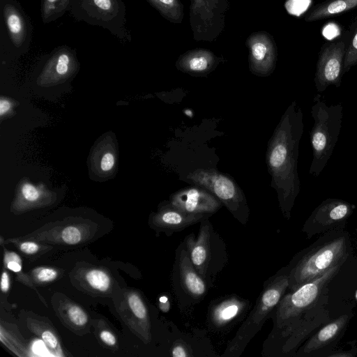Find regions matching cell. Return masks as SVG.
<instances>
[{
    "mask_svg": "<svg viewBox=\"0 0 357 357\" xmlns=\"http://www.w3.org/2000/svg\"><path fill=\"white\" fill-rule=\"evenodd\" d=\"M250 71L259 77H268L275 69L278 49L272 35L265 31L252 33L246 39Z\"/></svg>",
    "mask_w": 357,
    "mask_h": 357,
    "instance_id": "cell-13",
    "label": "cell"
},
{
    "mask_svg": "<svg viewBox=\"0 0 357 357\" xmlns=\"http://www.w3.org/2000/svg\"><path fill=\"white\" fill-rule=\"evenodd\" d=\"M190 259L207 284L213 285L217 275L227 262L226 244L208 219L200 222L196 237L193 234L183 241Z\"/></svg>",
    "mask_w": 357,
    "mask_h": 357,
    "instance_id": "cell-6",
    "label": "cell"
},
{
    "mask_svg": "<svg viewBox=\"0 0 357 357\" xmlns=\"http://www.w3.org/2000/svg\"><path fill=\"white\" fill-rule=\"evenodd\" d=\"M6 24L12 42L16 47L21 46L26 36L24 20L18 10L10 4L3 7Z\"/></svg>",
    "mask_w": 357,
    "mask_h": 357,
    "instance_id": "cell-26",
    "label": "cell"
},
{
    "mask_svg": "<svg viewBox=\"0 0 357 357\" xmlns=\"http://www.w3.org/2000/svg\"><path fill=\"white\" fill-rule=\"evenodd\" d=\"M98 229V226L85 222L61 223L43 226L31 234L19 238L51 245H79L93 239Z\"/></svg>",
    "mask_w": 357,
    "mask_h": 357,
    "instance_id": "cell-11",
    "label": "cell"
},
{
    "mask_svg": "<svg viewBox=\"0 0 357 357\" xmlns=\"http://www.w3.org/2000/svg\"><path fill=\"white\" fill-rule=\"evenodd\" d=\"M10 103L3 99H1L0 101V114L2 115L3 113L6 112L10 109Z\"/></svg>",
    "mask_w": 357,
    "mask_h": 357,
    "instance_id": "cell-40",
    "label": "cell"
},
{
    "mask_svg": "<svg viewBox=\"0 0 357 357\" xmlns=\"http://www.w3.org/2000/svg\"><path fill=\"white\" fill-rule=\"evenodd\" d=\"M72 0H43L42 18L45 23L52 22L63 14Z\"/></svg>",
    "mask_w": 357,
    "mask_h": 357,
    "instance_id": "cell-31",
    "label": "cell"
},
{
    "mask_svg": "<svg viewBox=\"0 0 357 357\" xmlns=\"http://www.w3.org/2000/svg\"><path fill=\"white\" fill-rule=\"evenodd\" d=\"M169 202L186 213L208 218L223 206L209 190L197 185L175 192L171 195Z\"/></svg>",
    "mask_w": 357,
    "mask_h": 357,
    "instance_id": "cell-14",
    "label": "cell"
},
{
    "mask_svg": "<svg viewBox=\"0 0 357 357\" xmlns=\"http://www.w3.org/2000/svg\"><path fill=\"white\" fill-rule=\"evenodd\" d=\"M22 193L24 199L30 203L36 202L40 197V193L37 189L29 183H26L22 186Z\"/></svg>",
    "mask_w": 357,
    "mask_h": 357,
    "instance_id": "cell-35",
    "label": "cell"
},
{
    "mask_svg": "<svg viewBox=\"0 0 357 357\" xmlns=\"http://www.w3.org/2000/svg\"><path fill=\"white\" fill-rule=\"evenodd\" d=\"M351 32L347 31L333 42L324 44L317 63L314 83L318 92L329 86H340L343 75V65Z\"/></svg>",
    "mask_w": 357,
    "mask_h": 357,
    "instance_id": "cell-9",
    "label": "cell"
},
{
    "mask_svg": "<svg viewBox=\"0 0 357 357\" xmlns=\"http://www.w3.org/2000/svg\"><path fill=\"white\" fill-rule=\"evenodd\" d=\"M351 252L347 234L339 235L314 248L289 271L288 289L295 291L302 285L324 275L339 264H343Z\"/></svg>",
    "mask_w": 357,
    "mask_h": 357,
    "instance_id": "cell-5",
    "label": "cell"
},
{
    "mask_svg": "<svg viewBox=\"0 0 357 357\" xmlns=\"http://www.w3.org/2000/svg\"><path fill=\"white\" fill-rule=\"evenodd\" d=\"M96 335L100 342L110 349H116L118 341L115 334L102 320H99L96 326Z\"/></svg>",
    "mask_w": 357,
    "mask_h": 357,
    "instance_id": "cell-34",
    "label": "cell"
},
{
    "mask_svg": "<svg viewBox=\"0 0 357 357\" xmlns=\"http://www.w3.org/2000/svg\"><path fill=\"white\" fill-rule=\"evenodd\" d=\"M176 262L183 291L193 300L202 298L206 293L208 284L193 266L183 242L177 251Z\"/></svg>",
    "mask_w": 357,
    "mask_h": 357,
    "instance_id": "cell-19",
    "label": "cell"
},
{
    "mask_svg": "<svg viewBox=\"0 0 357 357\" xmlns=\"http://www.w3.org/2000/svg\"><path fill=\"white\" fill-rule=\"evenodd\" d=\"M10 287V280L8 272L6 271V268L2 271L1 278V290L3 294H6Z\"/></svg>",
    "mask_w": 357,
    "mask_h": 357,
    "instance_id": "cell-37",
    "label": "cell"
},
{
    "mask_svg": "<svg viewBox=\"0 0 357 357\" xmlns=\"http://www.w3.org/2000/svg\"><path fill=\"white\" fill-rule=\"evenodd\" d=\"M342 264L321 276L284 295L273 310V328L264 345L271 351L287 339L315 307L327 298V286L338 273Z\"/></svg>",
    "mask_w": 357,
    "mask_h": 357,
    "instance_id": "cell-2",
    "label": "cell"
},
{
    "mask_svg": "<svg viewBox=\"0 0 357 357\" xmlns=\"http://www.w3.org/2000/svg\"><path fill=\"white\" fill-rule=\"evenodd\" d=\"M167 20L181 23L184 16L183 5L180 0H147Z\"/></svg>",
    "mask_w": 357,
    "mask_h": 357,
    "instance_id": "cell-29",
    "label": "cell"
},
{
    "mask_svg": "<svg viewBox=\"0 0 357 357\" xmlns=\"http://www.w3.org/2000/svg\"><path fill=\"white\" fill-rule=\"evenodd\" d=\"M52 305L56 314L66 328L79 335L88 333L89 317L80 305L59 293L53 295Z\"/></svg>",
    "mask_w": 357,
    "mask_h": 357,
    "instance_id": "cell-16",
    "label": "cell"
},
{
    "mask_svg": "<svg viewBox=\"0 0 357 357\" xmlns=\"http://www.w3.org/2000/svg\"><path fill=\"white\" fill-rule=\"evenodd\" d=\"M303 128L302 109L294 100L282 115L267 146L266 162L271 185L277 192L280 209L287 218H289L301 190L298 158Z\"/></svg>",
    "mask_w": 357,
    "mask_h": 357,
    "instance_id": "cell-1",
    "label": "cell"
},
{
    "mask_svg": "<svg viewBox=\"0 0 357 357\" xmlns=\"http://www.w3.org/2000/svg\"><path fill=\"white\" fill-rule=\"evenodd\" d=\"M114 159L112 153H105L101 160L100 166L102 170L108 171L114 165Z\"/></svg>",
    "mask_w": 357,
    "mask_h": 357,
    "instance_id": "cell-38",
    "label": "cell"
},
{
    "mask_svg": "<svg viewBox=\"0 0 357 357\" xmlns=\"http://www.w3.org/2000/svg\"><path fill=\"white\" fill-rule=\"evenodd\" d=\"M288 286L289 272L278 273L264 283L263 291L253 309L228 343L222 356L238 357L241 355L252 338L271 317Z\"/></svg>",
    "mask_w": 357,
    "mask_h": 357,
    "instance_id": "cell-4",
    "label": "cell"
},
{
    "mask_svg": "<svg viewBox=\"0 0 357 357\" xmlns=\"http://www.w3.org/2000/svg\"><path fill=\"white\" fill-rule=\"evenodd\" d=\"M208 218L205 215L186 213L169 202L153 215L151 227L158 232L163 231L167 235H172L174 232L181 231Z\"/></svg>",
    "mask_w": 357,
    "mask_h": 357,
    "instance_id": "cell-17",
    "label": "cell"
},
{
    "mask_svg": "<svg viewBox=\"0 0 357 357\" xmlns=\"http://www.w3.org/2000/svg\"><path fill=\"white\" fill-rule=\"evenodd\" d=\"M222 61V58L210 50L196 48L181 54L175 66L179 71L194 77H205L213 72Z\"/></svg>",
    "mask_w": 357,
    "mask_h": 357,
    "instance_id": "cell-18",
    "label": "cell"
},
{
    "mask_svg": "<svg viewBox=\"0 0 357 357\" xmlns=\"http://www.w3.org/2000/svg\"><path fill=\"white\" fill-rule=\"evenodd\" d=\"M184 114H185V115H186L189 117H191V118L194 116L193 111L188 108L184 109Z\"/></svg>",
    "mask_w": 357,
    "mask_h": 357,
    "instance_id": "cell-41",
    "label": "cell"
},
{
    "mask_svg": "<svg viewBox=\"0 0 357 357\" xmlns=\"http://www.w3.org/2000/svg\"><path fill=\"white\" fill-rule=\"evenodd\" d=\"M355 205L340 199L323 201L305 221L302 231L307 238L343 228L355 209Z\"/></svg>",
    "mask_w": 357,
    "mask_h": 357,
    "instance_id": "cell-10",
    "label": "cell"
},
{
    "mask_svg": "<svg viewBox=\"0 0 357 357\" xmlns=\"http://www.w3.org/2000/svg\"><path fill=\"white\" fill-rule=\"evenodd\" d=\"M172 356L173 357H188L191 356V354H189L188 351V348L184 344H181V342L176 343L172 348L171 350Z\"/></svg>",
    "mask_w": 357,
    "mask_h": 357,
    "instance_id": "cell-36",
    "label": "cell"
},
{
    "mask_svg": "<svg viewBox=\"0 0 357 357\" xmlns=\"http://www.w3.org/2000/svg\"><path fill=\"white\" fill-rule=\"evenodd\" d=\"M0 341L11 352L19 357H27L31 355L29 347L25 341L20 335H17L16 331L9 328L2 321L0 324Z\"/></svg>",
    "mask_w": 357,
    "mask_h": 357,
    "instance_id": "cell-27",
    "label": "cell"
},
{
    "mask_svg": "<svg viewBox=\"0 0 357 357\" xmlns=\"http://www.w3.org/2000/svg\"><path fill=\"white\" fill-rule=\"evenodd\" d=\"M61 271L51 266H38L33 268L29 275L35 285H47L61 275Z\"/></svg>",
    "mask_w": 357,
    "mask_h": 357,
    "instance_id": "cell-32",
    "label": "cell"
},
{
    "mask_svg": "<svg viewBox=\"0 0 357 357\" xmlns=\"http://www.w3.org/2000/svg\"><path fill=\"white\" fill-rule=\"evenodd\" d=\"M4 243H13L21 252L30 257H38L52 249V247L50 246L51 245L20 238H8L5 240Z\"/></svg>",
    "mask_w": 357,
    "mask_h": 357,
    "instance_id": "cell-30",
    "label": "cell"
},
{
    "mask_svg": "<svg viewBox=\"0 0 357 357\" xmlns=\"http://www.w3.org/2000/svg\"><path fill=\"white\" fill-rule=\"evenodd\" d=\"M169 306H170V305L168 301V298L166 296H162L160 297L159 307L162 311H163L165 312H168L169 310Z\"/></svg>",
    "mask_w": 357,
    "mask_h": 357,
    "instance_id": "cell-39",
    "label": "cell"
},
{
    "mask_svg": "<svg viewBox=\"0 0 357 357\" xmlns=\"http://www.w3.org/2000/svg\"><path fill=\"white\" fill-rule=\"evenodd\" d=\"M26 326L29 330L39 337L48 351L55 356H66L56 329L51 323L43 319L27 317Z\"/></svg>",
    "mask_w": 357,
    "mask_h": 357,
    "instance_id": "cell-24",
    "label": "cell"
},
{
    "mask_svg": "<svg viewBox=\"0 0 357 357\" xmlns=\"http://www.w3.org/2000/svg\"><path fill=\"white\" fill-rule=\"evenodd\" d=\"M341 102L327 105L324 97L317 94L313 99L311 114L314 124L310 132L312 160L310 174L318 176L329 160L339 138L342 121Z\"/></svg>",
    "mask_w": 357,
    "mask_h": 357,
    "instance_id": "cell-3",
    "label": "cell"
},
{
    "mask_svg": "<svg viewBox=\"0 0 357 357\" xmlns=\"http://www.w3.org/2000/svg\"><path fill=\"white\" fill-rule=\"evenodd\" d=\"M229 0H190V24L195 41L215 40L225 27Z\"/></svg>",
    "mask_w": 357,
    "mask_h": 357,
    "instance_id": "cell-8",
    "label": "cell"
},
{
    "mask_svg": "<svg viewBox=\"0 0 357 357\" xmlns=\"http://www.w3.org/2000/svg\"><path fill=\"white\" fill-rule=\"evenodd\" d=\"M248 305V301L236 296H230L218 301L211 308L210 323L215 328H225L241 317Z\"/></svg>",
    "mask_w": 357,
    "mask_h": 357,
    "instance_id": "cell-22",
    "label": "cell"
},
{
    "mask_svg": "<svg viewBox=\"0 0 357 357\" xmlns=\"http://www.w3.org/2000/svg\"><path fill=\"white\" fill-rule=\"evenodd\" d=\"M357 7V0H327L316 5L305 15L307 22L334 17Z\"/></svg>",
    "mask_w": 357,
    "mask_h": 357,
    "instance_id": "cell-25",
    "label": "cell"
},
{
    "mask_svg": "<svg viewBox=\"0 0 357 357\" xmlns=\"http://www.w3.org/2000/svg\"><path fill=\"white\" fill-rule=\"evenodd\" d=\"M349 320V316L343 314L333 321L328 322L306 342L302 353L314 352L335 341L344 330Z\"/></svg>",
    "mask_w": 357,
    "mask_h": 357,
    "instance_id": "cell-23",
    "label": "cell"
},
{
    "mask_svg": "<svg viewBox=\"0 0 357 357\" xmlns=\"http://www.w3.org/2000/svg\"><path fill=\"white\" fill-rule=\"evenodd\" d=\"M327 298L320 303L316 308L305 318L302 324L282 343L276 347V351L287 354L294 351L298 346L317 328L328 323V311L325 308Z\"/></svg>",
    "mask_w": 357,
    "mask_h": 357,
    "instance_id": "cell-20",
    "label": "cell"
},
{
    "mask_svg": "<svg viewBox=\"0 0 357 357\" xmlns=\"http://www.w3.org/2000/svg\"><path fill=\"white\" fill-rule=\"evenodd\" d=\"M79 10H84L83 19L88 23L101 25L112 31L111 22L117 17L119 12L123 11L122 5L119 0H80Z\"/></svg>",
    "mask_w": 357,
    "mask_h": 357,
    "instance_id": "cell-21",
    "label": "cell"
},
{
    "mask_svg": "<svg viewBox=\"0 0 357 357\" xmlns=\"http://www.w3.org/2000/svg\"><path fill=\"white\" fill-rule=\"evenodd\" d=\"M350 32V40L344 60L343 74L357 65V21L353 23Z\"/></svg>",
    "mask_w": 357,
    "mask_h": 357,
    "instance_id": "cell-33",
    "label": "cell"
},
{
    "mask_svg": "<svg viewBox=\"0 0 357 357\" xmlns=\"http://www.w3.org/2000/svg\"><path fill=\"white\" fill-rule=\"evenodd\" d=\"M117 312L130 331L144 343L151 340V323L148 307L135 289L123 291L116 307Z\"/></svg>",
    "mask_w": 357,
    "mask_h": 357,
    "instance_id": "cell-12",
    "label": "cell"
},
{
    "mask_svg": "<svg viewBox=\"0 0 357 357\" xmlns=\"http://www.w3.org/2000/svg\"><path fill=\"white\" fill-rule=\"evenodd\" d=\"M70 278L74 286L89 294L94 296L112 294L114 280L106 268L77 264L70 272Z\"/></svg>",
    "mask_w": 357,
    "mask_h": 357,
    "instance_id": "cell-15",
    "label": "cell"
},
{
    "mask_svg": "<svg viewBox=\"0 0 357 357\" xmlns=\"http://www.w3.org/2000/svg\"><path fill=\"white\" fill-rule=\"evenodd\" d=\"M3 267L14 272L17 275V280L24 285L34 289L40 299L46 304L45 301L40 296L39 292L36 288V285L32 282L29 273H25L22 271V259L21 257L15 252L8 250L3 248Z\"/></svg>",
    "mask_w": 357,
    "mask_h": 357,
    "instance_id": "cell-28",
    "label": "cell"
},
{
    "mask_svg": "<svg viewBox=\"0 0 357 357\" xmlns=\"http://www.w3.org/2000/svg\"><path fill=\"white\" fill-rule=\"evenodd\" d=\"M194 185L213 193L241 224H246L250 209L245 196L234 178L212 169H197L187 175Z\"/></svg>",
    "mask_w": 357,
    "mask_h": 357,
    "instance_id": "cell-7",
    "label": "cell"
}]
</instances>
